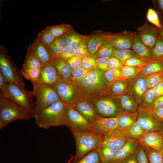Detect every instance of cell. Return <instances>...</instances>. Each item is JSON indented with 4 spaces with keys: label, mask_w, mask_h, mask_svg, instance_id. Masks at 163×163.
Listing matches in <instances>:
<instances>
[{
    "label": "cell",
    "mask_w": 163,
    "mask_h": 163,
    "mask_svg": "<svg viewBox=\"0 0 163 163\" xmlns=\"http://www.w3.org/2000/svg\"><path fill=\"white\" fill-rule=\"evenodd\" d=\"M35 118L34 113L21 107L9 98L0 95V129L17 120Z\"/></svg>",
    "instance_id": "obj_1"
},
{
    "label": "cell",
    "mask_w": 163,
    "mask_h": 163,
    "mask_svg": "<svg viewBox=\"0 0 163 163\" xmlns=\"http://www.w3.org/2000/svg\"><path fill=\"white\" fill-rule=\"evenodd\" d=\"M75 141L76 153L72 163L78 161L91 151L101 145L103 136L92 132L70 129Z\"/></svg>",
    "instance_id": "obj_2"
},
{
    "label": "cell",
    "mask_w": 163,
    "mask_h": 163,
    "mask_svg": "<svg viewBox=\"0 0 163 163\" xmlns=\"http://www.w3.org/2000/svg\"><path fill=\"white\" fill-rule=\"evenodd\" d=\"M66 107L61 100L54 103L35 117L37 125L46 129L52 126L64 125Z\"/></svg>",
    "instance_id": "obj_3"
},
{
    "label": "cell",
    "mask_w": 163,
    "mask_h": 163,
    "mask_svg": "<svg viewBox=\"0 0 163 163\" xmlns=\"http://www.w3.org/2000/svg\"><path fill=\"white\" fill-rule=\"evenodd\" d=\"M32 84L35 98V117L53 103L60 100L53 87L38 81Z\"/></svg>",
    "instance_id": "obj_4"
},
{
    "label": "cell",
    "mask_w": 163,
    "mask_h": 163,
    "mask_svg": "<svg viewBox=\"0 0 163 163\" xmlns=\"http://www.w3.org/2000/svg\"><path fill=\"white\" fill-rule=\"evenodd\" d=\"M0 95L6 97L17 104L34 113L35 108L33 91H27L15 83L8 82Z\"/></svg>",
    "instance_id": "obj_5"
},
{
    "label": "cell",
    "mask_w": 163,
    "mask_h": 163,
    "mask_svg": "<svg viewBox=\"0 0 163 163\" xmlns=\"http://www.w3.org/2000/svg\"><path fill=\"white\" fill-rule=\"evenodd\" d=\"M0 72L8 82L16 84L25 89L23 76L20 71L11 62L7 54L1 52Z\"/></svg>",
    "instance_id": "obj_6"
},
{
    "label": "cell",
    "mask_w": 163,
    "mask_h": 163,
    "mask_svg": "<svg viewBox=\"0 0 163 163\" xmlns=\"http://www.w3.org/2000/svg\"><path fill=\"white\" fill-rule=\"evenodd\" d=\"M64 122V125L69 127L70 129L90 132V123L79 113L71 107H66Z\"/></svg>",
    "instance_id": "obj_7"
},
{
    "label": "cell",
    "mask_w": 163,
    "mask_h": 163,
    "mask_svg": "<svg viewBox=\"0 0 163 163\" xmlns=\"http://www.w3.org/2000/svg\"><path fill=\"white\" fill-rule=\"evenodd\" d=\"M54 89L60 100L66 107H71L74 104V97L76 94V90L70 80L60 79Z\"/></svg>",
    "instance_id": "obj_8"
},
{
    "label": "cell",
    "mask_w": 163,
    "mask_h": 163,
    "mask_svg": "<svg viewBox=\"0 0 163 163\" xmlns=\"http://www.w3.org/2000/svg\"><path fill=\"white\" fill-rule=\"evenodd\" d=\"M88 90H95L105 87L109 85L104 76V71L98 68L91 70L80 82Z\"/></svg>",
    "instance_id": "obj_9"
},
{
    "label": "cell",
    "mask_w": 163,
    "mask_h": 163,
    "mask_svg": "<svg viewBox=\"0 0 163 163\" xmlns=\"http://www.w3.org/2000/svg\"><path fill=\"white\" fill-rule=\"evenodd\" d=\"M118 128L116 117L107 118L99 116L90 125L91 132L102 136L109 133Z\"/></svg>",
    "instance_id": "obj_10"
},
{
    "label": "cell",
    "mask_w": 163,
    "mask_h": 163,
    "mask_svg": "<svg viewBox=\"0 0 163 163\" xmlns=\"http://www.w3.org/2000/svg\"><path fill=\"white\" fill-rule=\"evenodd\" d=\"M148 89L145 78L140 73L128 80V93L134 98L139 106Z\"/></svg>",
    "instance_id": "obj_11"
},
{
    "label": "cell",
    "mask_w": 163,
    "mask_h": 163,
    "mask_svg": "<svg viewBox=\"0 0 163 163\" xmlns=\"http://www.w3.org/2000/svg\"><path fill=\"white\" fill-rule=\"evenodd\" d=\"M137 120L141 126L147 132L160 131L163 123L157 121L151 112L147 110H138Z\"/></svg>",
    "instance_id": "obj_12"
},
{
    "label": "cell",
    "mask_w": 163,
    "mask_h": 163,
    "mask_svg": "<svg viewBox=\"0 0 163 163\" xmlns=\"http://www.w3.org/2000/svg\"><path fill=\"white\" fill-rule=\"evenodd\" d=\"M94 108L100 116L104 117H116L121 112L116 100L113 99H100L94 103Z\"/></svg>",
    "instance_id": "obj_13"
},
{
    "label": "cell",
    "mask_w": 163,
    "mask_h": 163,
    "mask_svg": "<svg viewBox=\"0 0 163 163\" xmlns=\"http://www.w3.org/2000/svg\"><path fill=\"white\" fill-rule=\"evenodd\" d=\"M60 79L55 67L49 62H42L38 82L53 87Z\"/></svg>",
    "instance_id": "obj_14"
},
{
    "label": "cell",
    "mask_w": 163,
    "mask_h": 163,
    "mask_svg": "<svg viewBox=\"0 0 163 163\" xmlns=\"http://www.w3.org/2000/svg\"><path fill=\"white\" fill-rule=\"evenodd\" d=\"M139 141L144 148L163 152V136L160 131L147 132Z\"/></svg>",
    "instance_id": "obj_15"
},
{
    "label": "cell",
    "mask_w": 163,
    "mask_h": 163,
    "mask_svg": "<svg viewBox=\"0 0 163 163\" xmlns=\"http://www.w3.org/2000/svg\"><path fill=\"white\" fill-rule=\"evenodd\" d=\"M137 34L141 41L152 49L159 36L158 29L145 23L137 29Z\"/></svg>",
    "instance_id": "obj_16"
},
{
    "label": "cell",
    "mask_w": 163,
    "mask_h": 163,
    "mask_svg": "<svg viewBox=\"0 0 163 163\" xmlns=\"http://www.w3.org/2000/svg\"><path fill=\"white\" fill-rule=\"evenodd\" d=\"M135 34L125 31L117 35H109L107 42L116 49H129L132 47Z\"/></svg>",
    "instance_id": "obj_17"
},
{
    "label": "cell",
    "mask_w": 163,
    "mask_h": 163,
    "mask_svg": "<svg viewBox=\"0 0 163 163\" xmlns=\"http://www.w3.org/2000/svg\"><path fill=\"white\" fill-rule=\"evenodd\" d=\"M103 136L101 145L114 147L118 149L122 147L129 139L125 136L122 129L119 128Z\"/></svg>",
    "instance_id": "obj_18"
},
{
    "label": "cell",
    "mask_w": 163,
    "mask_h": 163,
    "mask_svg": "<svg viewBox=\"0 0 163 163\" xmlns=\"http://www.w3.org/2000/svg\"><path fill=\"white\" fill-rule=\"evenodd\" d=\"M27 51L33 53L42 62H50V55L39 34L34 43L29 47Z\"/></svg>",
    "instance_id": "obj_19"
},
{
    "label": "cell",
    "mask_w": 163,
    "mask_h": 163,
    "mask_svg": "<svg viewBox=\"0 0 163 163\" xmlns=\"http://www.w3.org/2000/svg\"><path fill=\"white\" fill-rule=\"evenodd\" d=\"M140 145L139 140H128L122 147L118 149L113 161L121 162L126 157L135 153Z\"/></svg>",
    "instance_id": "obj_20"
},
{
    "label": "cell",
    "mask_w": 163,
    "mask_h": 163,
    "mask_svg": "<svg viewBox=\"0 0 163 163\" xmlns=\"http://www.w3.org/2000/svg\"><path fill=\"white\" fill-rule=\"evenodd\" d=\"M116 102L121 112L133 113L138 111L139 105L134 98L129 94L117 96Z\"/></svg>",
    "instance_id": "obj_21"
},
{
    "label": "cell",
    "mask_w": 163,
    "mask_h": 163,
    "mask_svg": "<svg viewBox=\"0 0 163 163\" xmlns=\"http://www.w3.org/2000/svg\"><path fill=\"white\" fill-rule=\"evenodd\" d=\"M71 107L85 117L90 124L99 116L97 113L95 108L86 101L80 102L77 104H74Z\"/></svg>",
    "instance_id": "obj_22"
},
{
    "label": "cell",
    "mask_w": 163,
    "mask_h": 163,
    "mask_svg": "<svg viewBox=\"0 0 163 163\" xmlns=\"http://www.w3.org/2000/svg\"><path fill=\"white\" fill-rule=\"evenodd\" d=\"M109 35H95L85 37L88 53L90 54L95 56L100 47L107 42Z\"/></svg>",
    "instance_id": "obj_23"
},
{
    "label": "cell",
    "mask_w": 163,
    "mask_h": 163,
    "mask_svg": "<svg viewBox=\"0 0 163 163\" xmlns=\"http://www.w3.org/2000/svg\"><path fill=\"white\" fill-rule=\"evenodd\" d=\"M50 63L56 69L60 79L70 80L72 69L67 60L56 58L52 59Z\"/></svg>",
    "instance_id": "obj_24"
},
{
    "label": "cell",
    "mask_w": 163,
    "mask_h": 163,
    "mask_svg": "<svg viewBox=\"0 0 163 163\" xmlns=\"http://www.w3.org/2000/svg\"><path fill=\"white\" fill-rule=\"evenodd\" d=\"M133 50L140 58L148 59L152 58L151 48L144 44L140 40L138 35L135 33L132 47Z\"/></svg>",
    "instance_id": "obj_25"
},
{
    "label": "cell",
    "mask_w": 163,
    "mask_h": 163,
    "mask_svg": "<svg viewBox=\"0 0 163 163\" xmlns=\"http://www.w3.org/2000/svg\"><path fill=\"white\" fill-rule=\"evenodd\" d=\"M66 46L64 35L57 38L53 43L46 47L50 56V61L52 59L59 57Z\"/></svg>",
    "instance_id": "obj_26"
},
{
    "label": "cell",
    "mask_w": 163,
    "mask_h": 163,
    "mask_svg": "<svg viewBox=\"0 0 163 163\" xmlns=\"http://www.w3.org/2000/svg\"><path fill=\"white\" fill-rule=\"evenodd\" d=\"M138 111L133 113L121 112L116 117L119 128L125 129L131 126L137 120Z\"/></svg>",
    "instance_id": "obj_27"
},
{
    "label": "cell",
    "mask_w": 163,
    "mask_h": 163,
    "mask_svg": "<svg viewBox=\"0 0 163 163\" xmlns=\"http://www.w3.org/2000/svg\"><path fill=\"white\" fill-rule=\"evenodd\" d=\"M118 149L112 147L100 145L96 149L99 158L102 163L112 162L117 154Z\"/></svg>",
    "instance_id": "obj_28"
},
{
    "label": "cell",
    "mask_w": 163,
    "mask_h": 163,
    "mask_svg": "<svg viewBox=\"0 0 163 163\" xmlns=\"http://www.w3.org/2000/svg\"><path fill=\"white\" fill-rule=\"evenodd\" d=\"M163 72V60L154 59L150 63L142 66L140 74L145 77Z\"/></svg>",
    "instance_id": "obj_29"
},
{
    "label": "cell",
    "mask_w": 163,
    "mask_h": 163,
    "mask_svg": "<svg viewBox=\"0 0 163 163\" xmlns=\"http://www.w3.org/2000/svg\"><path fill=\"white\" fill-rule=\"evenodd\" d=\"M122 129L127 138L136 140L139 141L147 133L141 126L137 120L129 128Z\"/></svg>",
    "instance_id": "obj_30"
},
{
    "label": "cell",
    "mask_w": 163,
    "mask_h": 163,
    "mask_svg": "<svg viewBox=\"0 0 163 163\" xmlns=\"http://www.w3.org/2000/svg\"><path fill=\"white\" fill-rule=\"evenodd\" d=\"M128 80L121 79L116 81L110 85L109 92L117 96L126 94L128 92Z\"/></svg>",
    "instance_id": "obj_31"
},
{
    "label": "cell",
    "mask_w": 163,
    "mask_h": 163,
    "mask_svg": "<svg viewBox=\"0 0 163 163\" xmlns=\"http://www.w3.org/2000/svg\"><path fill=\"white\" fill-rule=\"evenodd\" d=\"M112 56L118 59L123 64L127 59L131 58H140L133 50L129 49H117L115 48Z\"/></svg>",
    "instance_id": "obj_32"
},
{
    "label": "cell",
    "mask_w": 163,
    "mask_h": 163,
    "mask_svg": "<svg viewBox=\"0 0 163 163\" xmlns=\"http://www.w3.org/2000/svg\"><path fill=\"white\" fill-rule=\"evenodd\" d=\"M155 100L152 88L148 89L143 97L142 101L138 110H145L149 108Z\"/></svg>",
    "instance_id": "obj_33"
},
{
    "label": "cell",
    "mask_w": 163,
    "mask_h": 163,
    "mask_svg": "<svg viewBox=\"0 0 163 163\" xmlns=\"http://www.w3.org/2000/svg\"><path fill=\"white\" fill-rule=\"evenodd\" d=\"M42 62L32 53L27 51L25 59L22 68H40Z\"/></svg>",
    "instance_id": "obj_34"
},
{
    "label": "cell",
    "mask_w": 163,
    "mask_h": 163,
    "mask_svg": "<svg viewBox=\"0 0 163 163\" xmlns=\"http://www.w3.org/2000/svg\"><path fill=\"white\" fill-rule=\"evenodd\" d=\"M66 46L74 47L85 40V37L82 35L69 32L64 34Z\"/></svg>",
    "instance_id": "obj_35"
},
{
    "label": "cell",
    "mask_w": 163,
    "mask_h": 163,
    "mask_svg": "<svg viewBox=\"0 0 163 163\" xmlns=\"http://www.w3.org/2000/svg\"><path fill=\"white\" fill-rule=\"evenodd\" d=\"M40 68H22L21 72L23 77L30 81L33 84L38 81Z\"/></svg>",
    "instance_id": "obj_36"
},
{
    "label": "cell",
    "mask_w": 163,
    "mask_h": 163,
    "mask_svg": "<svg viewBox=\"0 0 163 163\" xmlns=\"http://www.w3.org/2000/svg\"><path fill=\"white\" fill-rule=\"evenodd\" d=\"M142 66H123L121 69L124 79H129L138 74L142 69Z\"/></svg>",
    "instance_id": "obj_37"
},
{
    "label": "cell",
    "mask_w": 163,
    "mask_h": 163,
    "mask_svg": "<svg viewBox=\"0 0 163 163\" xmlns=\"http://www.w3.org/2000/svg\"><path fill=\"white\" fill-rule=\"evenodd\" d=\"M104 76L107 82L111 84L121 79H124L120 69H111L104 73Z\"/></svg>",
    "instance_id": "obj_38"
},
{
    "label": "cell",
    "mask_w": 163,
    "mask_h": 163,
    "mask_svg": "<svg viewBox=\"0 0 163 163\" xmlns=\"http://www.w3.org/2000/svg\"><path fill=\"white\" fill-rule=\"evenodd\" d=\"M46 27L56 38L64 35L71 30L70 26L68 24H62L58 25L48 26Z\"/></svg>",
    "instance_id": "obj_39"
},
{
    "label": "cell",
    "mask_w": 163,
    "mask_h": 163,
    "mask_svg": "<svg viewBox=\"0 0 163 163\" xmlns=\"http://www.w3.org/2000/svg\"><path fill=\"white\" fill-rule=\"evenodd\" d=\"M144 148L149 163H163V152L157 151L148 148Z\"/></svg>",
    "instance_id": "obj_40"
},
{
    "label": "cell",
    "mask_w": 163,
    "mask_h": 163,
    "mask_svg": "<svg viewBox=\"0 0 163 163\" xmlns=\"http://www.w3.org/2000/svg\"><path fill=\"white\" fill-rule=\"evenodd\" d=\"M152 57L163 60V39L159 35L152 50Z\"/></svg>",
    "instance_id": "obj_41"
},
{
    "label": "cell",
    "mask_w": 163,
    "mask_h": 163,
    "mask_svg": "<svg viewBox=\"0 0 163 163\" xmlns=\"http://www.w3.org/2000/svg\"><path fill=\"white\" fill-rule=\"evenodd\" d=\"M154 59L152 58L148 59L131 58L127 59L123 64V66H143L151 62Z\"/></svg>",
    "instance_id": "obj_42"
},
{
    "label": "cell",
    "mask_w": 163,
    "mask_h": 163,
    "mask_svg": "<svg viewBox=\"0 0 163 163\" xmlns=\"http://www.w3.org/2000/svg\"><path fill=\"white\" fill-rule=\"evenodd\" d=\"M115 48L107 42L102 45L97 52L95 56L98 58H110Z\"/></svg>",
    "instance_id": "obj_43"
},
{
    "label": "cell",
    "mask_w": 163,
    "mask_h": 163,
    "mask_svg": "<svg viewBox=\"0 0 163 163\" xmlns=\"http://www.w3.org/2000/svg\"><path fill=\"white\" fill-rule=\"evenodd\" d=\"M75 163H102L96 149H94Z\"/></svg>",
    "instance_id": "obj_44"
},
{
    "label": "cell",
    "mask_w": 163,
    "mask_h": 163,
    "mask_svg": "<svg viewBox=\"0 0 163 163\" xmlns=\"http://www.w3.org/2000/svg\"><path fill=\"white\" fill-rule=\"evenodd\" d=\"M39 34L41 41L46 47L51 44L57 38L46 27Z\"/></svg>",
    "instance_id": "obj_45"
},
{
    "label": "cell",
    "mask_w": 163,
    "mask_h": 163,
    "mask_svg": "<svg viewBox=\"0 0 163 163\" xmlns=\"http://www.w3.org/2000/svg\"><path fill=\"white\" fill-rule=\"evenodd\" d=\"M145 77L148 89L151 88L163 80V72L152 74Z\"/></svg>",
    "instance_id": "obj_46"
},
{
    "label": "cell",
    "mask_w": 163,
    "mask_h": 163,
    "mask_svg": "<svg viewBox=\"0 0 163 163\" xmlns=\"http://www.w3.org/2000/svg\"><path fill=\"white\" fill-rule=\"evenodd\" d=\"M147 18L149 22L155 25L157 28L160 29L162 27L158 15L153 9L150 8L148 9L147 14Z\"/></svg>",
    "instance_id": "obj_47"
},
{
    "label": "cell",
    "mask_w": 163,
    "mask_h": 163,
    "mask_svg": "<svg viewBox=\"0 0 163 163\" xmlns=\"http://www.w3.org/2000/svg\"><path fill=\"white\" fill-rule=\"evenodd\" d=\"M74 52L75 56L77 57L83 58L88 55L89 53L85 40L74 47Z\"/></svg>",
    "instance_id": "obj_48"
},
{
    "label": "cell",
    "mask_w": 163,
    "mask_h": 163,
    "mask_svg": "<svg viewBox=\"0 0 163 163\" xmlns=\"http://www.w3.org/2000/svg\"><path fill=\"white\" fill-rule=\"evenodd\" d=\"M96 60L94 56L87 55L82 58V67L86 69H92L97 66Z\"/></svg>",
    "instance_id": "obj_49"
},
{
    "label": "cell",
    "mask_w": 163,
    "mask_h": 163,
    "mask_svg": "<svg viewBox=\"0 0 163 163\" xmlns=\"http://www.w3.org/2000/svg\"><path fill=\"white\" fill-rule=\"evenodd\" d=\"M91 70L85 69L82 67L75 69H72V76L74 80L80 82L84 77Z\"/></svg>",
    "instance_id": "obj_50"
},
{
    "label": "cell",
    "mask_w": 163,
    "mask_h": 163,
    "mask_svg": "<svg viewBox=\"0 0 163 163\" xmlns=\"http://www.w3.org/2000/svg\"><path fill=\"white\" fill-rule=\"evenodd\" d=\"M138 163H149L144 148L140 145L135 153Z\"/></svg>",
    "instance_id": "obj_51"
},
{
    "label": "cell",
    "mask_w": 163,
    "mask_h": 163,
    "mask_svg": "<svg viewBox=\"0 0 163 163\" xmlns=\"http://www.w3.org/2000/svg\"><path fill=\"white\" fill-rule=\"evenodd\" d=\"M109 58H98L96 60L97 66L103 71H107L110 69L109 66Z\"/></svg>",
    "instance_id": "obj_52"
},
{
    "label": "cell",
    "mask_w": 163,
    "mask_h": 163,
    "mask_svg": "<svg viewBox=\"0 0 163 163\" xmlns=\"http://www.w3.org/2000/svg\"><path fill=\"white\" fill-rule=\"evenodd\" d=\"M82 57L74 56L67 60L72 69H75L82 67Z\"/></svg>",
    "instance_id": "obj_53"
},
{
    "label": "cell",
    "mask_w": 163,
    "mask_h": 163,
    "mask_svg": "<svg viewBox=\"0 0 163 163\" xmlns=\"http://www.w3.org/2000/svg\"><path fill=\"white\" fill-rule=\"evenodd\" d=\"M74 56V48L70 46H66L61 54L59 58L67 60Z\"/></svg>",
    "instance_id": "obj_54"
},
{
    "label": "cell",
    "mask_w": 163,
    "mask_h": 163,
    "mask_svg": "<svg viewBox=\"0 0 163 163\" xmlns=\"http://www.w3.org/2000/svg\"><path fill=\"white\" fill-rule=\"evenodd\" d=\"M163 108V95L157 98L154 101L151 107L149 109L145 110L150 112Z\"/></svg>",
    "instance_id": "obj_55"
},
{
    "label": "cell",
    "mask_w": 163,
    "mask_h": 163,
    "mask_svg": "<svg viewBox=\"0 0 163 163\" xmlns=\"http://www.w3.org/2000/svg\"><path fill=\"white\" fill-rule=\"evenodd\" d=\"M123 66L122 62L117 58L114 56L109 58V66L110 69H120Z\"/></svg>",
    "instance_id": "obj_56"
},
{
    "label": "cell",
    "mask_w": 163,
    "mask_h": 163,
    "mask_svg": "<svg viewBox=\"0 0 163 163\" xmlns=\"http://www.w3.org/2000/svg\"><path fill=\"white\" fill-rule=\"evenodd\" d=\"M155 100L163 95V80L152 88Z\"/></svg>",
    "instance_id": "obj_57"
},
{
    "label": "cell",
    "mask_w": 163,
    "mask_h": 163,
    "mask_svg": "<svg viewBox=\"0 0 163 163\" xmlns=\"http://www.w3.org/2000/svg\"><path fill=\"white\" fill-rule=\"evenodd\" d=\"M151 112L155 119L160 123H163V108Z\"/></svg>",
    "instance_id": "obj_58"
},
{
    "label": "cell",
    "mask_w": 163,
    "mask_h": 163,
    "mask_svg": "<svg viewBox=\"0 0 163 163\" xmlns=\"http://www.w3.org/2000/svg\"><path fill=\"white\" fill-rule=\"evenodd\" d=\"M121 162V163H138L135 153L126 157Z\"/></svg>",
    "instance_id": "obj_59"
},
{
    "label": "cell",
    "mask_w": 163,
    "mask_h": 163,
    "mask_svg": "<svg viewBox=\"0 0 163 163\" xmlns=\"http://www.w3.org/2000/svg\"><path fill=\"white\" fill-rule=\"evenodd\" d=\"M8 82L2 74L0 72V92L5 89Z\"/></svg>",
    "instance_id": "obj_60"
},
{
    "label": "cell",
    "mask_w": 163,
    "mask_h": 163,
    "mask_svg": "<svg viewBox=\"0 0 163 163\" xmlns=\"http://www.w3.org/2000/svg\"><path fill=\"white\" fill-rule=\"evenodd\" d=\"M159 9L163 13V0H158L156 1Z\"/></svg>",
    "instance_id": "obj_61"
},
{
    "label": "cell",
    "mask_w": 163,
    "mask_h": 163,
    "mask_svg": "<svg viewBox=\"0 0 163 163\" xmlns=\"http://www.w3.org/2000/svg\"><path fill=\"white\" fill-rule=\"evenodd\" d=\"M158 29L159 35L163 39V26L161 28Z\"/></svg>",
    "instance_id": "obj_62"
},
{
    "label": "cell",
    "mask_w": 163,
    "mask_h": 163,
    "mask_svg": "<svg viewBox=\"0 0 163 163\" xmlns=\"http://www.w3.org/2000/svg\"><path fill=\"white\" fill-rule=\"evenodd\" d=\"M160 132H161V133L162 136H163V127L162 128V129H161V130L160 131Z\"/></svg>",
    "instance_id": "obj_63"
},
{
    "label": "cell",
    "mask_w": 163,
    "mask_h": 163,
    "mask_svg": "<svg viewBox=\"0 0 163 163\" xmlns=\"http://www.w3.org/2000/svg\"><path fill=\"white\" fill-rule=\"evenodd\" d=\"M109 163H121V162H118L113 161V162H111Z\"/></svg>",
    "instance_id": "obj_64"
}]
</instances>
